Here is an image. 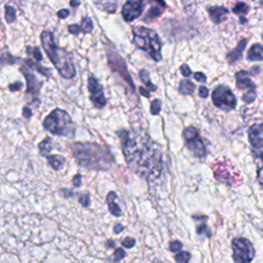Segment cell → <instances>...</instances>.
<instances>
[{"instance_id":"27","label":"cell","mask_w":263,"mask_h":263,"mask_svg":"<svg viewBox=\"0 0 263 263\" xmlns=\"http://www.w3.org/2000/svg\"><path fill=\"white\" fill-rule=\"evenodd\" d=\"M80 29L83 33L85 34H88L92 31L93 29V26H92V21L90 20V17L88 16H84L82 20H81V24H80Z\"/></svg>"},{"instance_id":"44","label":"cell","mask_w":263,"mask_h":263,"mask_svg":"<svg viewBox=\"0 0 263 263\" xmlns=\"http://www.w3.org/2000/svg\"><path fill=\"white\" fill-rule=\"evenodd\" d=\"M257 180L259 182V184L261 185V187H263V166L258 168L257 172Z\"/></svg>"},{"instance_id":"51","label":"cell","mask_w":263,"mask_h":263,"mask_svg":"<svg viewBox=\"0 0 263 263\" xmlns=\"http://www.w3.org/2000/svg\"><path fill=\"white\" fill-rule=\"evenodd\" d=\"M123 230V226L121 225V224H116L115 226H114V232L115 233H119V232H121Z\"/></svg>"},{"instance_id":"23","label":"cell","mask_w":263,"mask_h":263,"mask_svg":"<svg viewBox=\"0 0 263 263\" xmlns=\"http://www.w3.org/2000/svg\"><path fill=\"white\" fill-rule=\"evenodd\" d=\"M51 139L50 138H45L43 141H41L38 145L39 147V152L42 156L46 157L47 155H49V152L51 151Z\"/></svg>"},{"instance_id":"14","label":"cell","mask_w":263,"mask_h":263,"mask_svg":"<svg viewBox=\"0 0 263 263\" xmlns=\"http://www.w3.org/2000/svg\"><path fill=\"white\" fill-rule=\"evenodd\" d=\"M237 88L245 90V92H253L256 89L255 83L250 78V73L247 71H239L235 74Z\"/></svg>"},{"instance_id":"13","label":"cell","mask_w":263,"mask_h":263,"mask_svg":"<svg viewBox=\"0 0 263 263\" xmlns=\"http://www.w3.org/2000/svg\"><path fill=\"white\" fill-rule=\"evenodd\" d=\"M249 141L254 149L263 148V123H257L249 128Z\"/></svg>"},{"instance_id":"33","label":"cell","mask_w":263,"mask_h":263,"mask_svg":"<svg viewBox=\"0 0 263 263\" xmlns=\"http://www.w3.org/2000/svg\"><path fill=\"white\" fill-rule=\"evenodd\" d=\"M160 106H161V102L159 99H155L152 101L151 103V109L150 112L152 115H157L160 112Z\"/></svg>"},{"instance_id":"9","label":"cell","mask_w":263,"mask_h":263,"mask_svg":"<svg viewBox=\"0 0 263 263\" xmlns=\"http://www.w3.org/2000/svg\"><path fill=\"white\" fill-rule=\"evenodd\" d=\"M107 57H108V63L110 65V68L114 72H117L123 78V80L130 86V89L134 90L135 85L133 83V80L128 74L126 66H125L124 62L122 61L121 57L116 51H114L112 49L107 50Z\"/></svg>"},{"instance_id":"25","label":"cell","mask_w":263,"mask_h":263,"mask_svg":"<svg viewBox=\"0 0 263 263\" xmlns=\"http://www.w3.org/2000/svg\"><path fill=\"white\" fill-rule=\"evenodd\" d=\"M139 77L142 80V82H144L145 85L149 88V91H154L156 89V86L151 82L149 73L146 70H141L140 74H139Z\"/></svg>"},{"instance_id":"15","label":"cell","mask_w":263,"mask_h":263,"mask_svg":"<svg viewBox=\"0 0 263 263\" xmlns=\"http://www.w3.org/2000/svg\"><path fill=\"white\" fill-rule=\"evenodd\" d=\"M208 12L210 14L211 20L215 24H220L226 20L228 9L223 6H211L208 8Z\"/></svg>"},{"instance_id":"24","label":"cell","mask_w":263,"mask_h":263,"mask_svg":"<svg viewBox=\"0 0 263 263\" xmlns=\"http://www.w3.org/2000/svg\"><path fill=\"white\" fill-rule=\"evenodd\" d=\"M25 64L27 65L28 68H34V69L37 70L39 73H41V74H43V75H45V76H47V77H49V76L51 75L50 70H48L47 68L41 67L40 65H38L37 63L33 62L32 60H25Z\"/></svg>"},{"instance_id":"48","label":"cell","mask_w":263,"mask_h":263,"mask_svg":"<svg viewBox=\"0 0 263 263\" xmlns=\"http://www.w3.org/2000/svg\"><path fill=\"white\" fill-rule=\"evenodd\" d=\"M23 115H24V117H26V118H30L31 115H32L31 109L28 108V107H24V108H23Z\"/></svg>"},{"instance_id":"19","label":"cell","mask_w":263,"mask_h":263,"mask_svg":"<svg viewBox=\"0 0 263 263\" xmlns=\"http://www.w3.org/2000/svg\"><path fill=\"white\" fill-rule=\"evenodd\" d=\"M117 199V195L114 191H110L107 195V203H108V208H109V211L110 213L113 215V216H116V217H119L121 216V210L119 208V205L115 202V200Z\"/></svg>"},{"instance_id":"3","label":"cell","mask_w":263,"mask_h":263,"mask_svg":"<svg viewBox=\"0 0 263 263\" xmlns=\"http://www.w3.org/2000/svg\"><path fill=\"white\" fill-rule=\"evenodd\" d=\"M40 39L43 49L61 76L66 79L73 78L76 74V70L72 62L71 53L65 48H61L55 45L53 35L49 31H43L40 35Z\"/></svg>"},{"instance_id":"32","label":"cell","mask_w":263,"mask_h":263,"mask_svg":"<svg viewBox=\"0 0 263 263\" xmlns=\"http://www.w3.org/2000/svg\"><path fill=\"white\" fill-rule=\"evenodd\" d=\"M161 10H160V7H151L149 9V11L147 12L146 14V17H145V21L146 22H149L151 21L152 18H155L156 16H158L160 14Z\"/></svg>"},{"instance_id":"47","label":"cell","mask_w":263,"mask_h":263,"mask_svg":"<svg viewBox=\"0 0 263 263\" xmlns=\"http://www.w3.org/2000/svg\"><path fill=\"white\" fill-rule=\"evenodd\" d=\"M73 184L75 187H79L81 185V175L77 174L74 178H73Z\"/></svg>"},{"instance_id":"4","label":"cell","mask_w":263,"mask_h":263,"mask_svg":"<svg viewBox=\"0 0 263 263\" xmlns=\"http://www.w3.org/2000/svg\"><path fill=\"white\" fill-rule=\"evenodd\" d=\"M134 44L146 51L155 62L161 60V42L158 35L146 27L134 29Z\"/></svg>"},{"instance_id":"42","label":"cell","mask_w":263,"mask_h":263,"mask_svg":"<svg viewBox=\"0 0 263 263\" xmlns=\"http://www.w3.org/2000/svg\"><path fill=\"white\" fill-rule=\"evenodd\" d=\"M193 76H194V79L199 81V82H205L206 81V76L201 72H196V73L193 74Z\"/></svg>"},{"instance_id":"21","label":"cell","mask_w":263,"mask_h":263,"mask_svg":"<svg viewBox=\"0 0 263 263\" xmlns=\"http://www.w3.org/2000/svg\"><path fill=\"white\" fill-rule=\"evenodd\" d=\"M46 159H47L49 165L55 171H59L60 168H62L66 161L65 157L62 155H47Z\"/></svg>"},{"instance_id":"12","label":"cell","mask_w":263,"mask_h":263,"mask_svg":"<svg viewBox=\"0 0 263 263\" xmlns=\"http://www.w3.org/2000/svg\"><path fill=\"white\" fill-rule=\"evenodd\" d=\"M20 71L23 73L27 81V93H30L33 97H37L39 93V89L42 86V82L36 78V76L31 72V70L27 66H22L20 68Z\"/></svg>"},{"instance_id":"41","label":"cell","mask_w":263,"mask_h":263,"mask_svg":"<svg viewBox=\"0 0 263 263\" xmlns=\"http://www.w3.org/2000/svg\"><path fill=\"white\" fill-rule=\"evenodd\" d=\"M180 71H181L182 75H184V76H186V77L191 75V70H190L189 66H188V65H186V64H183V65L181 66V68H180Z\"/></svg>"},{"instance_id":"26","label":"cell","mask_w":263,"mask_h":263,"mask_svg":"<svg viewBox=\"0 0 263 263\" xmlns=\"http://www.w3.org/2000/svg\"><path fill=\"white\" fill-rule=\"evenodd\" d=\"M249 8H250V7H249V5H248L247 3H245V2H237V3L235 4V6L232 8V11H233L235 14L241 16V15H245V14L248 13Z\"/></svg>"},{"instance_id":"17","label":"cell","mask_w":263,"mask_h":263,"mask_svg":"<svg viewBox=\"0 0 263 263\" xmlns=\"http://www.w3.org/2000/svg\"><path fill=\"white\" fill-rule=\"evenodd\" d=\"M247 43H248V40H247V39H242V40L236 45V47H235L233 50H231L230 52L227 53V57H226L227 61H228L229 63H234V62L238 61V60L242 57V52H243V49H245L246 46H247Z\"/></svg>"},{"instance_id":"50","label":"cell","mask_w":263,"mask_h":263,"mask_svg":"<svg viewBox=\"0 0 263 263\" xmlns=\"http://www.w3.org/2000/svg\"><path fill=\"white\" fill-rule=\"evenodd\" d=\"M139 89H140V92H141L143 96H145V97H147V98H149V97H150L149 91H147V89H146V88H144L143 86H140V87H139Z\"/></svg>"},{"instance_id":"34","label":"cell","mask_w":263,"mask_h":263,"mask_svg":"<svg viewBox=\"0 0 263 263\" xmlns=\"http://www.w3.org/2000/svg\"><path fill=\"white\" fill-rule=\"evenodd\" d=\"M242 101L247 104H251L255 101L256 99V91H253V92H245L241 97Z\"/></svg>"},{"instance_id":"38","label":"cell","mask_w":263,"mask_h":263,"mask_svg":"<svg viewBox=\"0 0 263 263\" xmlns=\"http://www.w3.org/2000/svg\"><path fill=\"white\" fill-rule=\"evenodd\" d=\"M136 243V240L132 237H125L123 240H122V245L125 247V248H133Z\"/></svg>"},{"instance_id":"49","label":"cell","mask_w":263,"mask_h":263,"mask_svg":"<svg viewBox=\"0 0 263 263\" xmlns=\"http://www.w3.org/2000/svg\"><path fill=\"white\" fill-rule=\"evenodd\" d=\"M254 154L256 155V157H259L260 159L263 160V148H260V149H254L253 150Z\"/></svg>"},{"instance_id":"22","label":"cell","mask_w":263,"mask_h":263,"mask_svg":"<svg viewBox=\"0 0 263 263\" xmlns=\"http://www.w3.org/2000/svg\"><path fill=\"white\" fill-rule=\"evenodd\" d=\"M179 91L184 96L190 95L194 91V84L189 80H182L179 84Z\"/></svg>"},{"instance_id":"16","label":"cell","mask_w":263,"mask_h":263,"mask_svg":"<svg viewBox=\"0 0 263 263\" xmlns=\"http://www.w3.org/2000/svg\"><path fill=\"white\" fill-rule=\"evenodd\" d=\"M214 175H215V178L222 182V183H225L227 185H232L233 184V181H234V178L231 176V174L229 173L228 170L225 168V165H223L222 163H219L217 164V168L214 170Z\"/></svg>"},{"instance_id":"7","label":"cell","mask_w":263,"mask_h":263,"mask_svg":"<svg viewBox=\"0 0 263 263\" xmlns=\"http://www.w3.org/2000/svg\"><path fill=\"white\" fill-rule=\"evenodd\" d=\"M185 146L195 157H204L206 149L204 143L199 136L198 130L193 126H188L183 130Z\"/></svg>"},{"instance_id":"43","label":"cell","mask_w":263,"mask_h":263,"mask_svg":"<svg viewBox=\"0 0 263 263\" xmlns=\"http://www.w3.org/2000/svg\"><path fill=\"white\" fill-rule=\"evenodd\" d=\"M22 87H23V83H22V82H20V81H16V82H14V83L9 84V89H10L11 91L20 90Z\"/></svg>"},{"instance_id":"45","label":"cell","mask_w":263,"mask_h":263,"mask_svg":"<svg viewBox=\"0 0 263 263\" xmlns=\"http://www.w3.org/2000/svg\"><path fill=\"white\" fill-rule=\"evenodd\" d=\"M69 10L68 9H66V8H63V9H60L59 11H58V16L60 17V18H66L68 15H69Z\"/></svg>"},{"instance_id":"37","label":"cell","mask_w":263,"mask_h":263,"mask_svg":"<svg viewBox=\"0 0 263 263\" xmlns=\"http://www.w3.org/2000/svg\"><path fill=\"white\" fill-rule=\"evenodd\" d=\"M68 30H69V32H70L71 34H73V35H78V34L80 33V31H81L80 26L77 25V24L69 25V26H68Z\"/></svg>"},{"instance_id":"35","label":"cell","mask_w":263,"mask_h":263,"mask_svg":"<svg viewBox=\"0 0 263 263\" xmlns=\"http://www.w3.org/2000/svg\"><path fill=\"white\" fill-rule=\"evenodd\" d=\"M182 242L179 240H173L170 242V250L173 253H179L182 250Z\"/></svg>"},{"instance_id":"29","label":"cell","mask_w":263,"mask_h":263,"mask_svg":"<svg viewBox=\"0 0 263 263\" xmlns=\"http://www.w3.org/2000/svg\"><path fill=\"white\" fill-rule=\"evenodd\" d=\"M96 5L100 6L101 9L106 10L108 12H114L116 10L117 3L116 2H95Z\"/></svg>"},{"instance_id":"1","label":"cell","mask_w":263,"mask_h":263,"mask_svg":"<svg viewBox=\"0 0 263 263\" xmlns=\"http://www.w3.org/2000/svg\"><path fill=\"white\" fill-rule=\"evenodd\" d=\"M117 135L130 170L147 181L157 179L163 167L161 147L143 130H120Z\"/></svg>"},{"instance_id":"46","label":"cell","mask_w":263,"mask_h":263,"mask_svg":"<svg viewBox=\"0 0 263 263\" xmlns=\"http://www.w3.org/2000/svg\"><path fill=\"white\" fill-rule=\"evenodd\" d=\"M199 96L201 97V98H208V96H209V90H208V88L205 87V86H203V85H201L200 87H199Z\"/></svg>"},{"instance_id":"39","label":"cell","mask_w":263,"mask_h":263,"mask_svg":"<svg viewBox=\"0 0 263 263\" xmlns=\"http://www.w3.org/2000/svg\"><path fill=\"white\" fill-rule=\"evenodd\" d=\"M123 257H125V252L122 250V249H116L115 253H114V260L115 261H118V260H121Z\"/></svg>"},{"instance_id":"6","label":"cell","mask_w":263,"mask_h":263,"mask_svg":"<svg viewBox=\"0 0 263 263\" xmlns=\"http://www.w3.org/2000/svg\"><path fill=\"white\" fill-rule=\"evenodd\" d=\"M234 263H251L255 256L253 243L245 237H236L231 242Z\"/></svg>"},{"instance_id":"2","label":"cell","mask_w":263,"mask_h":263,"mask_svg":"<svg viewBox=\"0 0 263 263\" xmlns=\"http://www.w3.org/2000/svg\"><path fill=\"white\" fill-rule=\"evenodd\" d=\"M73 155L79 165L88 170H107L113 161L109 151L97 143H75Z\"/></svg>"},{"instance_id":"10","label":"cell","mask_w":263,"mask_h":263,"mask_svg":"<svg viewBox=\"0 0 263 263\" xmlns=\"http://www.w3.org/2000/svg\"><path fill=\"white\" fill-rule=\"evenodd\" d=\"M87 87L89 91V99L97 108H103L107 101L103 91V86L95 77H89L87 82Z\"/></svg>"},{"instance_id":"53","label":"cell","mask_w":263,"mask_h":263,"mask_svg":"<svg viewBox=\"0 0 263 263\" xmlns=\"http://www.w3.org/2000/svg\"><path fill=\"white\" fill-rule=\"evenodd\" d=\"M153 263H164V262H162V261H159V260H155Z\"/></svg>"},{"instance_id":"52","label":"cell","mask_w":263,"mask_h":263,"mask_svg":"<svg viewBox=\"0 0 263 263\" xmlns=\"http://www.w3.org/2000/svg\"><path fill=\"white\" fill-rule=\"evenodd\" d=\"M80 4L79 1H70V5L71 6H78Z\"/></svg>"},{"instance_id":"8","label":"cell","mask_w":263,"mask_h":263,"mask_svg":"<svg viewBox=\"0 0 263 263\" xmlns=\"http://www.w3.org/2000/svg\"><path fill=\"white\" fill-rule=\"evenodd\" d=\"M212 101L214 105L222 110H231L236 106V98L229 87L224 85L217 86L212 92Z\"/></svg>"},{"instance_id":"28","label":"cell","mask_w":263,"mask_h":263,"mask_svg":"<svg viewBox=\"0 0 263 263\" xmlns=\"http://www.w3.org/2000/svg\"><path fill=\"white\" fill-rule=\"evenodd\" d=\"M15 9L9 5V4H6L5 5V21L7 23H13L15 21Z\"/></svg>"},{"instance_id":"20","label":"cell","mask_w":263,"mask_h":263,"mask_svg":"<svg viewBox=\"0 0 263 263\" xmlns=\"http://www.w3.org/2000/svg\"><path fill=\"white\" fill-rule=\"evenodd\" d=\"M249 61H262L263 60V45L260 43H255L251 46L248 51Z\"/></svg>"},{"instance_id":"18","label":"cell","mask_w":263,"mask_h":263,"mask_svg":"<svg viewBox=\"0 0 263 263\" xmlns=\"http://www.w3.org/2000/svg\"><path fill=\"white\" fill-rule=\"evenodd\" d=\"M193 219L196 221V232L199 235H205L206 237L211 236V231L206 225V217L205 216H194Z\"/></svg>"},{"instance_id":"5","label":"cell","mask_w":263,"mask_h":263,"mask_svg":"<svg viewBox=\"0 0 263 263\" xmlns=\"http://www.w3.org/2000/svg\"><path fill=\"white\" fill-rule=\"evenodd\" d=\"M43 127L57 136L72 137L75 133L74 123L67 111L62 109L52 110L43 120Z\"/></svg>"},{"instance_id":"11","label":"cell","mask_w":263,"mask_h":263,"mask_svg":"<svg viewBox=\"0 0 263 263\" xmlns=\"http://www.w3.org/2000/svg\"><path fill=\"white\" fill-rule=\"evenodd\" d=\"M144 9V4L142 1H127L123 4L121 9V14L125 22H133L139 17Z\"/></svg>"},{"instance_id":"36","label":"cell","mask_w":263,"mask_h":263,"mask_svg":"<svg viewBox=\"0 0 263 263\" xmlns=\"http://www.w3.org/2000/svg\"><path fill=\"white\" fill-rule=\"evenodd\" d=\"M17 59H15L14 57H12L11 54H9V53H4L2 57H1V59H0V63L1 64H13L15 61H16Z\"/></svg>"},{"instance_id":"31","label":"cell","mask_w":263,"mask_h":263,"mask_svg":"<svg viewBox=\"0 0 263 263\" xmlns=\"http://www.w3.org/2000/svg\"><path fill=\"white\" fill-rule=\"evenodd\" d=\"M27 53L29 54V55H33V58L37 61V62H40L41 60H42V54H41V52H40V50H39V48L38 47H30V46H28L27 47Z\"/></svg>"},{"instance_id":"30","label":"cell","mask_w":263,"mask_h":263,"mask_svg":"<svg viewBox=\"0 0 263 263\" xmlns=\"http://www.w3.org/2000/svg\"><path fill=\"white\" fill-rule=\"evenodd\" d=\"M190 258H191V255L187 251H181L177 253V255L175 256V260L177 263H188Z\"/></svg>"},{"instance_id":"40","label":"cell","mask_w":263,"mask_h":263,"mask_svg":"<svg viewBox=\"0 0 263 263\" xmlns=\"http://www.w3.org/2000/svg\"><path fill=\"white\" fill-rule=\"evenodd\" d=\"M79 202H80L83 206H88L89 203H90L88 194H83V195H81V196L79 197Z\"/></svg>"}]
</instances>
